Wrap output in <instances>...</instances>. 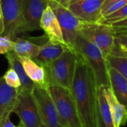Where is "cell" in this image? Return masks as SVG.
I'll list each match as a JSON object with an SVG mask.
<instances>
[{
  "instance_id": "10",
  "label": "cell",
  "mask_w": 127,
  "mask_h": 127,
  "mask_svg": "<svg viewBox=\"0 0 127 127\" xmlns=\"http://www.w3.org/2000/svg\"><path fill=\"white\" fill-rule=\"evenodd\" d=\"M106 0H80L69 5L68 9L83 22H100L101 10Z\"/></svg>"
},
{
  "instance_id": "27",
  "label": "cell",
  "mask_w": 127,
  "mask_h": 127,
  "mask_svg": "<svg viewBox=\"0 0 127 127\" xmlns=\"http://www.w3.org/2000/svg\"><path fill=\"white\" fill-rule=\"evenodd\" d=\"M3 31H4V19H3V13H2L1 6L0 2V35L2 34Z\"/></svg>"
},
{
  "instance_id": "26",
  "label": "cell",
  "mask_w": 127,
  "mask_h": 127,
  "mask_svg": "<svg viewBox=\"0 0 127 127\" xmlns=\"http://www.w3.org/2000/svg\"><path fill=\"white\" fill-rule=\"evenodd\" d=\"M109 26L112 28V29L115 33L127 32V18L121 20V21L112 23V24L109 25Z\"/></svg>"
},
{
  "instance_id": "31",
  "label": "cell",
  "mask_w": 127,
  "mask_h": 127,
  "mask_svg": "<svg viewBox=\"0 0 127 127\" xmlns=\"http://www.w3.org/2000/svg\"><path fill=\"white\" fill-rule=\"evenodd\" d=\"M80 1V0H71V3H70V4H74V3H75V2H77V1Z\"/></svg>"
},
{
  "instance_id": "19",
  "label": "cell",
  "mask_w": 127,
  "mask_h": 127,
  "mask_svg": "<svg viewBox=\"0 0 127 127\" xmlns=\"http://www.w3.org/2000/svg\"><path fill=\"white\" fill-rule=\"evenodd\" d=\"M5 57L8 62L9 67L14 69L19 77L21 82L20 89L33 92V89L35 87V84L26 74L22 65L18 59V56L13 51H10L5 54Z\"/></svg>"
},
{
  "instance_id": "14",
  "label": "cell",
  "mask_w": 127,
  "mask_h": 127,
  "mask_svg": "<svg viewBox=\"0 0 127 127\" xmlns=\"http://www.w3.org/2000/svg\"><path fill=\"white\" fill-rule=\"evenodd\" d=\"M18 59L22 65L26 74L35 86L48 89L49 83L45 68L30 57H18Z\"/></svg>"
},
{
  "instance_id": "17",
  "label": "cell",
  "mask_w": 127,
  "mask_h": 127,
  "mask_svg": "<svg viewBox=\"0 0 127 127\" xmlns=\"http://www.w3.org/2000/svg\"><path fill=\"white\" fill-rule=\"evenodd\" d=\"M108 68L110 87L112 92L127 111V80L115 68Z\"/></svg>"
},
{
  "instance_id": "25",
  "label": "cell",
  "mask_w": 127,
  "mask_h": 127,
  "mask_svg": "<svg viewBox=\"0 0 127 127\" xmlns=\"http://www.w3.org/2000/svg\"><path fill=\"white\" fill-rule=\"evenodd\" d=\"M13 49V39L8 36L0 35V55L6 54Z\"/></svg>"
},
{
  "instance_id": "23",
  "label": "cell",
  "mask_w": 127,
  "mask_h": 127,
  "mask_svg": "<svg viewBox=\"0 0 127 127\" xmlns=\"http://www.w3.org/2000/svg\"><path fill=\"white\" fill-rule=\"evenodd\" d=\"M126 18H127V4L124 6L120 10L114 12L113 13L107 16L106 17L102 19L100 21V22L109 25H111L112 23L121 21V20H123V19H124Z\"/></svg>"
},
{
  "instance_id": "1",
  "label": "cell",
  "mask_w": 127,
  "mask_h": 127,
  "mask_svg": "<svg viewBox=\"0 0 127 127\" xmlns=\"http://www.w3.org/2000/svg\"><path fill=\"white\" fill-rule=\"evenodd\" d=\"M71 92L82 127H97L98 102L95 77L91 68L78 54Z\"/></svg>"
},
{
  "instance_id": "21",
  "label": "cell",
  "mask_w": 127,
  "mask_h": 127,
  "mask_svg": "<svg viewBox=\"0 0 127 127\" xmlns=\"http://www.w3.org/2000/svg\"><path fill=\"white\" fill-rule=\"evenodd\" d=\"M111 56L127 58V32L115 33Z\"/></svg>"
},
{
  "instance_id": "32",
  "label": "cell",
  "mask_w": 127,
  "mask_h": 127,
  "mask_svg": "<svg viewBox=\"0 0 127 127\" xmlns=\"http://www.w3.org/2000/svg\"><path fill=\"white\" fill-rule=\"evenodd\" d=\"M24 127V126H23V125H22V124L20 123V124H19V125L18 127Z\"/></svg>"
},
{
  "instance_id": "7",
  "label": "cell",
  "mask_w": 127,
  "mask_h": 127,
  "mask_svg": "<svg viewBox=\"0 0 127 127\" xmlns=\"http://www.w3.org/2000/svg\"><path fill=\"white\" fill-rule=\"evenodd\" d=\"M24 127H40L42 121L38 106L32 92L19 89L15 106L13 109Z\"/></svg>"
},
{
  "instance_id": "33",
  "label": "cell",
  "mask_w": 127,
  "mask_h": 127,
  "mask_svg": "<svg viewBox=\"0 0 127 127\" xmlns=\"http://www.w3.org/2000/svg\"><path fill=\"white\" fill-rule=\"evenodd\" d=\"M46 127V126H45V125L44 124H42L41 125V127Z\"/></svg>"
},
{
  "instance_id": "11",
  "label": "cell",
  "mask_w": 127,
  "mask_h": 127,
  "mask_svg": "<svg viewBox=\"0 0 127 127\" xmlns=\"http://www.w3.org/2000/svg\"><path fill=\"white\" fill-rule=\"evenodd\" d=\"M48 0H22V14L26 31L41 30L40 20Z\"/></svg>"
},
{
  "instance_id": "29",
  "label": "cell",
  "mask_w": 127,
  "mask_h": 127,
  "mask_svg": "<svg viewBox=\"0 0 127 127\" xmlns=\"http://www.w3.org/2000/svg\"><path fill=\"white\" fill-rule=\"evenodd\" d=\"M16 127L14 126V124L11 122L10 121V116L7 117L4 121L3 122V124H2V127Z\"/></svg>"
},
{
  "instance_id": "30",
  "label": "cell",
  "mask_w": 127,
  "mask_h": 127,
  "mask_svg": "<svg viewBox=\"0 0 127 127\" xmlns=\"http://www.w3.org/2000/svg\"><path fill=\"white\" fill-rule=\"evenodd\" d=\"M59 3L62 4L63 6H64L65 7L68 8L70 3H71V0H59Z\"/></svg>"
},
{
  "instance_id": "5",
  "label": "cell",
  "mask_w": 127,
  "mask_h": 127,
  "mask_svg": "<svg viewBox=\"0 0 127 127\" xmlns=\"http://www.w3.org/2000/svg\"><path fill=\"white\" fill-rule=\"evenodd\" d=\"M79 33L97 46L106 59L110 55L113 47L115 33L109 25L101 22H82Z\"/></svg>"
},
{
  "instance_id": "8",
  "label": "cell",
  "mask_w": 127,
  "mask_h": 127,
  "mask_svg": "<svg viewBox=\"0 0 127 127\" xmlns=\"http://www.w3.org/2000/svg\"><path fill=\"white\" fill-rule=\"evenodd\" d=\"M48 4L56 14L60 22L64 41L68 47L73 49V45L82 23L68 8L65 7L58 1L48 0Z\"/></svg>"
},
{
  "instance_id": "24",
  "label": "cell",
  "mask_w": 127,
  "mask_h": 127,
  "mask_svg": "<svg viewBox=\"0 0 127 127\" xmlns=\"http://www.w3.org/2000/svg\"><path fill=\"white\" fill-rule=\"evenodd\" d=\"M2 77L4 81L6 82V83L9 86L16 89L18 90L21 89V82L19 77L16 74V72L15 71V70L13 69L12 68L9 67Z\"/></svg>"
},
{
  "instance_id": "16",
  "label": "cell",
  "mask_w": 127,
  "mask_h": 127,
  "mask_svg": "<svg viewBox=\"0 0 127 127\" xmlns=\"http://www.w3.org/2000/svg\"><path fill=\"white\" fill-rule=\"evenodd\" d=\"M66 45L54 43L48 40L41 45L38 56L33 60L44 67H47L51 63L57 59L65 49L68 48Z\"/></svg>"
},
{
  "instance_id": "4",
  "label": "cell",
  "mask_w": 127,
  "mask_h": 127,
  "mask_svg": "<svg viewBox=\"0 0 127 127\" xmlns=\"http://www.w3.org/2000/svg\"><path fill=\"white\" fill-rule=\"evenodd\" d=\"M48 90L55 105L62 127H83L71 90L57 85H49Z\"/></svg>"
},
{
  "instance_id": "20",
  "label": "cell",
  "mask_w": 127,
  "mask_h": 127,
  "mask_svg": "<svg viewBox=\"0 0 127 127\" xmlns=\"http://www.w3.org/2000/svg\"><path fill=\"white\" fill-rule=\"evenodd\" d=\"M97 102L99 112L106 127H115L113 124L109 106L104 94L103 86L97 87Z\"/></svg>"
},
{
  "instance_id": "3",
  "label": "cell",
  "mask_w": 127,
  "mask_h": 127,
  "mask_svg": "<svg viewBox=\"0 0 127 127\" xmlns=\"http://www.w3.org/2000/svg\"><path fill=\"white\" fill-rule=\"evenodd\" d=\"M77 60V54L68 48L57 59L45 67L49 85H57L71 90Z\"/></svg>"
},
{
  "instance_id": "9",
  "label": "cell",
  "mask_w": 127,
  "mask_h": 127,
  "mask_svg": "<svg viewBox=\"0 0 127 127\" xmlns=\"http://www.w3.org/2000/svg\"><path fill=\"white\" fill-rule=\"evenodd\" d=\"M32 93L37 103L42 124L47 127H62L55 105L48 89L35 86Z\"/></svg>"
},
{
  "instance_id": "22",
  "label": "cell",
  "mask_w": 127,
  "mask_h": 127,
  "mask_svg": "<svg viewBox=\"0 0 127 127\" xmlns=\"http://www.w3.org/2000/svg\"><path fill=\"white\" fill-rule=\"evenodd\" d=\"M106 63L108 67L115 68L127 80V58L109 55L106 58Z\"/></svg>"
},
{
  "instance_id": "15",
  "label": "cell",
  "mask_w": 127,
  "mask_h": 127,
  "mask_svg": "<svg viewBox=\"0 0 127 127\" xmlns=\"http://www.w3.org/2000/svg\"><path fill=\"white\" fill-rule=\"evenodd\" d=\"M103 91L107 100L113 124L115 127H121L127 122V111L121 104L112 92L110 86H103Z\"/></svg>"
},
{
  "instance_id": "13",
  "label": "cell",
  "mask_w": 127,
  "mask_h": 127,
  "mask_svg": "<svg viewBox=\"0 0 127 127\" xmlns=\"http://www.w3.org/2000/svg\"><path fill=\"white\" fill-rule=\"evenodd\" d=\"M19 90L9 86L3 77H0V126L10 115L15 106Z\"/></svg>"
},
{
  "instance_id": "6",
  "label": "cell",
  "mask_w": 127,
  "mask_h": 127,
  "mask_svg": "<svg viewBox=\"0 0 127 127\" xmlns=\"http://www.w3.org/2000/svg\"><path fill=\"white\" fill-rule=\"evenodd\" d=\"M3 19L2 36L13 39L17 34L26 32L22 14V0H0Z\"/></svg>"
},
{
  "instance_id": "35",
  "label": "cell",
  "mask_w": 127,
  "mask_h": 127,
  "mask_svg": "<svg viewBox=\"0 0 127 127\" xmlns=\"http://www.w3.org/2000/svg\"><path fill=\"white\" fill-rule=\"evenodd\" d=\"M0 127H1V126H0Z\"/></svg>"
},
{
  "instance_id": "18",
  "label": "cell",
  "mask_w": 127,
  "mask_h": 127,
  "mask_svg": "<svg viewBox=\"0 0 127 127\" xmlns=\"http://www.w3.org/2000/svg\"><path fill=\"white\" fill-rule=\"evenodd\" d=\"M13 39L12 51L18 57H27L32 59L36 58L39 51L41 45L36 44L31 39L14 37Z\"/></svg>"
},
{
  "instance_id": "2",
  "label": "cell",
  "mask_w": 127,
  "mask_h": 127,
  "mask_svg": "<svg viewBox=\"0 0 127 127\" xmlns=\"http://www.w3.org/2000/svg\"><path fill=\"white\" fill-rule=\"evenodd\" d=\"M72 48L83 58L92 70L97 87L110 86L106 59L97 46L78 33Z\"/></svg>"
},
{
  "instance_id": "28",
  "label": "cell",
  "mask_w": 127,
  "mask_h": 127,
  "mask_svg": "<svg viewBox=\"0 0 127 127\" xmlns=\"http://www.w3.org/2000/svg\"><path fill=\"white\" fill-rule=\"evenodd\" d=\"M97 127H106L99 112V109H98V112H97Z\"/></svg>"
},
{
  "instance_id": "12",
  "label": "cell",
  "mask_w": 127,
  "mask_h": 127,
  "mask_svg": "<svg viewBox=\"0 0 127 127\" xmlns=\"http://www.w3.org/2000/svg\"><path fill=\"white\" fill-rule=\"evenodd\" d=\"M40 28L41 30L44 31L46 36L51 42L66 45L57 17L49 5L46 7L42 16Z\"/></svg>"
},
{
  "instance_id": "34",
  "label": "cell",
  "mask_w": 127,
  "mask_h": 127,
  "mask_svg": "<svg viewBox=\"0 0 127 127\" xmlns=\"http://www.w3.org/2000/svg\"><path fill=\"white\" fill-rule=\"evenodd\" d=\"M54 1H58V2H59V0H54Z\"/></svg>"
}]
</instances>
